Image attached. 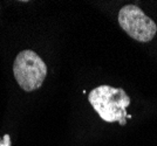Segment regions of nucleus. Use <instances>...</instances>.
<instances>
[{"label": "nucleus", "mask_w": 157, "mask_h": 146, "mask_svg": "<svg viewBox=\"0 0 157 146\" xmlns=\"http://www.w3.org/2000/svg\"><path fill=\"white\" fill-rule=\"evenodd\" d=\"M88 100L105 122H117L120 125L127 124V108L130 104V97L123 89L100 86L89 93Z\"/></svg>", "instance_id": "obj_1"}, {"label": "nucleus", "mask_w": 157, "mask_h": 146, "mask_svg": "<svg viewBox=\"0 0 157 146\" xmlns=\"http://www.w3.org/2000/svg\"><path fill=\"white\" fill-rule=\"evenodd\" d=\"M13 74L20 88L25 91H34L41 88L47 76V66L33 50H21L13 63Z\"/></svg>", "instance_id": "obj_2"}, {"label": "nucleus", "mask_w": 157, "mask_h": 146, "mask_svg": "<svg viewBox=\"0 0 157 146\" xmlns=\"http://www.w3.org/2000/svg\"><path fill=\"white\" fill-rule=\"evenodd\" d=\"M118 24L125 33L135 41L147 43L157 33V26L136 5H125L118 12Z\"/></svg>", "instance_id": "obj_3"}, {"label": "nucleus", "mask_w": 157, "mask_h": 146, "mask_svg": "<svg viewBox=\"0 0 157 146\" xmlns=\"http://www.w3.org/2000/svg\"><path fill=\"white\" fill-rule=\"evenodd\" d=\"M11 137H10V134H5L4 136V138L1 139L0 138V146H11Z\"/></svg>", "instance_id": "obj_4"}]
</instances>
